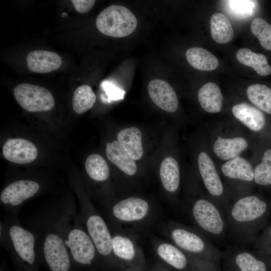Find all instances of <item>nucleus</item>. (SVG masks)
I'll return each instance as SVG.
<instances>
[{
	"mask_svg": "<svg viewBox=\"0 0 271 271\" xmlns=\"http://www.w3.org/2000/svg\"><path fill=\"white\" fill-rule=\"evenodd\" d=\"M28 225L35 235L40 265L47 271H78L59 226L57 205L40 209Z\"/></svg>",
	"mask_w": 271,
	"mask_h": 271,
	"instance_id": "nucleus-1",
	"label": "nucleus"
},
{
	"mask_svg": "<svg viewBox=\"0 0 271 271\" xmlns=\"http://www.w3.org/2000/svg\"><path fill=\"white\" fill-rule=\"evenodd\" d=\"M58 222L65 244L78 271L100 268L96 248L80 218L78 210L70 202L58 204Z\"/></svg>",
	"mask_w": 271,
	"mask_h": 271,
	"instance_id": "nucleus-2",
	"label": "nucleus"
},
{
	"mask_svg": "<svg viewBox=\"0 0 271 271\" xmlns=\"http://www.w3.org/2000/svg\"><path fill=\"white\" fill-rule=\"evenodd\" d=\"M0 241L8 252L15 271H39L34 232L17 217L8 215L0 223Z\"/></svg>",
	"mask_w": 271,
	"mask_h": 271,
	"instance_id": "nucleus-3",
	"label": "nucleus"
},
{
	"mask_svg": "<svg viewBox=\"0 0 271 271\" xmlns=\"http://www.w3.org/2000/svg\"><path fill=\"white\" fill-rule=\"evenodd\" d=\"M78 213L99 257L100 268L106 270H123L113 255L112 232L104 217L84 196L79 198Z\"/></svg>",
	"mask_w": 271,
	"mask_h": 271,
	"instance_id": "nucleus-4",
	"label": "nucleus"
},
{
	"mask_svg": "<svg viewBox=\"0 0 271 271\" xmlns=\"http://www.w3.org/2000/svg\"><path fill=\"white\" fill-rule=\"evenodd\" d=\"M107 221L112 229L122 226L140 227L151 222L155 214V207L147 200L129 196L113 201L103 207Z\"/></svg>",
	"mask_w": 271,
	"mask_h": 271,
	"instance_id": "nucleus-5",
	"label": "nucleus"
},
{
	"mask_svg": "<svg viewBox=\"0 0 271 271\" xmlns=\"http://www.w3.org/2000/svg\"><path fill=\"white\" fill-rule=\"evenodd\" d=\"M161 230L170 242L195 257L214 263L219 258L211 244L196 230L170 221L163 225Z\"/></svg>",
	"mask_w": 271,
	"mask_h": 271,
	"instance_id": "nucleus-6",
	"label": "nucleus"
},
{
	"mask_svg": "<svg viewBox=\"0 0 271 271\" xmlns=\"http://www.w3.org/2000/svg\"><path fill=\"white\" fill-rule=\"evenodd\" d=\"M153 250L160 261L180 271H217L216 264L195 257L170 241L154 237Z\"/></svg>",
	"mask_w": 271,
	"mask_h": 271,
	"instance_id": "nucleus-7",
	"label": "nucleus"
},
{
	"mask_svg": "<svg viewBox=\"0 0 271 271\" xmlns=\"http://www.w3.org/2000/svg\"><path fill=\"white\" fill-rule=\"evenodd\" d=\"M138 22L134 14L125 7L111 5L102 10L96 20L97 29L102 34L122 38L131 34Z\"/></svg>",
	"mask_w": 271,
	"mask_h": 271,
	"instance_id": "nucleus-8",
	"label": "nucleus"
},
{
	"mask_svg": "<svg viewBox=\"0 0 271 271\" xmlns=\"http://www.w3.org/2000/svg\"><path fill=\"white\" fill-rule=\"evenodd\" d=\"M187 210L192 222L201 231L212 236H219L224 232V218L211 201L199 198L191 203Z\"/></svg>",
	"mask_w": 271,
	"mask_h": 271,
	"instance_id": "nucleus-9",
	"label": "nucleus"
},
{
	"mask_svg": "<svg viewBox=\"0 0 271 271\" xmlns=\"http://www.w3.org/2000/svg\"><path fill=\"white\" fill-rule=\"evenodd\" d=\"M112 250L123 269H145L143 251L135 238L121 229H112Z\"/></svg>",
	"mask_w": 271,
	"mask_h": 271,
	"instance_id": "nucleus-10",
	"label": "nucleus"
},
{
	"mask_svg": "<svg viewBox=\"0 0 271 271\" xmlns=\"http://www.w3.org/2000/svg\"><path fill=\"white\" fill-rule=\"evenodd\" d=\"M40 183L29 179H21L10 182L2 190L0 201L8 215L17 217L21 206L40 190Z\"/></svg>",
	"mask_w": 271,
	"mask_h": 271,
	"instance_id": "nucleus-11",
	"label": "nucleus"
},
{
	"mask_svg": "<svg viewBox=\"0 0 271 271\" xmlns=\"http://www.w3.org/2000/svg\"><path fill=\"white\" fill-rule=\"evenodd\" d=\"M14 94L18 104L29 112L47 111L55 105L50 91L40 86L22 83L15 88Z\"/></svg>",
	"mask_w": 271,
	"mask_h": 271,
	"instance_id": "nucleus-12",
	"label": "nucleus"
},
{
	"mask_svg": "<svg viewBox=\"0 0 271 271\" xmlns=\"http://www.w3.org/2000/svg\"><path fill=\"white\" fill-rule=\"evenodd\" d=\"M267 208L266 203L255 195H247L238 199L230 210L233 222L248 225L261 217Z\"/></svg>",
	"mask_w": 271,
	"mask_h": 271,
	"instance_id": "nucleus-13",
	"label": "nucleus"
},
{
	"mask_svg": "<svg viewBox=\"0 0 271 271\" xmlns=\"http://www.w3.org/2000/svg\"><path fill=\"white\" fill-rule=\"evenodd\" d=\"M197 164L201 178L209 194L217 198L223 196L224 185L210 155L205 151L200 152Z\"/></svg>",
	"mask_w": 271,
	"mask_h": 271,
	"instance_id": "nucleus-14",
	"label": "nucleus"
},
{
	"mask_svg": "<svg viewBox=\"0 0 271 271\" xmlns=\"http://www.w3.org/2000/svg\"><path fill=\"white\" fill-rule=\"evenodd\" d=\"M3 154L8 161L18 164H28L37 157L38 150L30 141L20 138L10 139L4 144Z\"/></svg>",
	"mask_w": 271,
	"mask_h": 271,
	"instance_id": "nucleus-15",
	"label": "nucleus"
},
{
	"mask_svg": "<svg viewBox=\"0 0 271 271\" xmlns=\"http://www.w3.org/2000/svg\"><path fill=\"white\" fill-rule=\"evenodd\" d=\"M148 91L154 103L162 109L174 112L178 108V100L173 87L167 82L160 79L152 80Z\"/></svg>",
	"mask_w": 271,
	"mask_h": 271,
	"instance_id": "nucleus-16",
	"label": "nucleus"
},
{
	"mask_svg": "<svg viewBox=\"0 0 271 271\" xmlns=\"http://www.w3.org/2000/svg\"><path fill=\"white\" fill-rule=\"evenodd\" d=\"M28 69L38 73H46L58 69L62 64V60L56 53L42 50L30 52L27 56Z\"/></svg>",
	"mask_w": 271,
	"mask_h": 271,
	"instance_id": "nucleus-17",
	"label": "nucleus"
},
{
	"mask_svg": "<svg viewBox=\"0 0 271 271\" xmlns=\"http://www.w3.org/2000/svg\"><path fill=\"white\" fill-rule=\"evenodd\" d=\"M232 113L236 119L251 131H260L265 125V117L263 112L246 102L234 105Z\"/></svg>",
	"mask_w": 271,
	"mask_h": 271,
	"instance_id": "nucleus-18",
	"label": "nucleus"
},
{
	"mask_svg": "<svg viewBox=\"0 0 271 271\" xmlns=\"http://www.w3.org/2000/svg\"><path fill=\"white\" fill-rule=\"evenodd\" d=\"M247 140L242 137L223 138L218 136L213 144L215 155L223 161H228L239 155L248 147Z\"/></svg>",
	"mask_w": 271,
	"mask_h": 271,
	"instance_id": "nucleus-19",
	"label": "nucleus"
},
{
	"mask_svg": "<svg viewBox=\"0 0 271 271\" xmlns=\"http://www.w3.org/2000/svg\"><path fill=\"white\" fill-rule=\"evenodd\" d=\"M108 159L125 175L133 176L138 172V167L133 160L118 141L107 143L105 148Z\"/></svg>",
	"mask_w": 271,
	"mask_h": 271,
	"instance_id": "nucleus-20",
	"label": "nucleus"
},
{
	"mask_svg": "<svg viewBox=\"0 0 271 271\" xmlns=\"http://www.w3.org/2000/svg\"><path fill=\"white\" fill-rule=\"evenodd\" d=\"M221 171L225 177L230 179L246 182L253 181L254 169L252 165L240 156L224 163L221 165Z\"/></svg>",
	"mask_w": 271,
	"mask_h": 271,
	"instance_id": "nucleus-21",
	"label": "nucleus"
},
{
	"mask_svg": "<svg viewBox=\"0 0 271 271\" xmlns=\"http://www.w3.org/2000/svg\"><path fill=\"white\" fill-rule=\"evenodd\" d=\"M198 98L206 112L216 113L221 110L223 97L219 87L215 83L209 82L202 86L198 91Z\"/></svg>",
	"mask_w": 271,
	"mask_h": 271,
	"instance_id": "nucleus-22",
	"label": "nucleus"
},
{
	"mask_svg": "<svg viewBox=\"0 0 271 271\" xmlns=\"http://www.w3.org/2000/svg\"><path fill=\"white\" fill-rule=\"evenodd\" d=\"M117 141L134 161L141 159L143 155L142 133L135 126H130L121 130L117 136Z\"/></svg>",
	"mask_w": 271,
	"mask_h": 271,
	"instance_id": "nucleus-23",
	"label": "nucleus"
},
{
	"mask_svg": "<svg viewBox=\"0 0 271 271\" xmlns=\"http://www.w3.org/2000/svg\"><path fill=\"white\" fill-rule=\"evenodd\" d=\"M160 178L166 191L174 193L178 191L180 173L178 163L174 158L168 157L163 160L160 168Z\"/></svg>",
	"mask_w": 271,
	"mask_h": 271,
	"instance_id": "nucleus-24",
	"label": "nucleus"
},
{
	"mask_svg": "<svg viewBox=\"0 0 271 271\" xmlns=\"http://www.w3.org/2000/svg\"><path fill=\"white\" fill-rule=\"evenodd\" d=\"M188 63L195 69L212 71L219 65L218 59L208 50L198 47L188 49L185 53Z\"/></svg>",
	"mask_w": 271,
	"mask_h": 271,
	"instance_id": "nucleus-25",
	"label": "nucleus"
},
{
	"mask_svg": "<svg viewBox=\"0 0 271 271\" xmlns=\"http://www.w3.org/2000/svg\"><path fill=\"white\" fill-rule=\"evenodd\" d=\"M236 58L241 64L251 67L260 76L271 74V66L263 54L254 53L247 48H241L237 51Z\"/></svg>",
	"mask_w": 271,
	"mask_h": 271,
	"instance_id": "nucleus-26",
	"label": "nucleus"
},
{
	"mask_svg": "<svg viewBox=\"0 0 271 271\" xmlns=\"http://www.w3.org/2000/svg\"><path fill=\"white\" fill-rule=\"evenodd\" d=\"M211 33L217 43L225 44L230 42L233 37V30L228 19L223 14L216 13L210 19Z\"/></svg>",
	"mask_w": 271,
	"mask_h": 271,
	"instance_id": "nucleus-27",
	"label": "nucleus"
},
{
	"mask_svg": "<svg viewBox=\"0 0 271 271\" xmlns=\"http://www.w3.org/2000/svg\"><path fill=\"white\" fill-rule=\"evenodd\" d=\"M85 166L88 176L95 182L102 183L109 179V166L105 159L100 155L93 154L89 155L86 160Z\"/></svg>",
	"mask_w": 271,
	"mask_h": 271,
	"instance_id": "nucleus-28",
	"label": "nucleus"
},
{
	"mask_svg": "<svg viewBox=\"0 0 271 271\" xmlns=\"http://www.w3.org/2000/svg\"><path fill=\"white\" fill-rule=\"evenodd\" d=\"M249 101L256 107L271 114V89L265 85L254 84L246 89Z\"/></svg>",
	"mask_w": 271,
	"mask_h": 271,
	"instance_id": "nucleus-29",
	"label": "nucleus"
},
{
	"mask_svg": "<svg viewBox=\"0 0 271 271\" xmlns=\"http://www.w3.org/2000/svg\"><path fill=\"white\" fill-rule=\"evenodd\" d=\"M96 99V95L89 85H80L73 93L72 101L73 110L77 114H82L93 106Z\"/></svg>",
	"mask_w": 271,
	"mask_h": 271,
	"instance_id": "nucleus-30",
	"label": "nucleus"
},
{
	"mask_svg": "<svg viewBox=\"0 0 271 271\" xmlns=\"http://www.w3.org/2000/svg\"><path fill=\"white\" fill-rule=\"evenodd\" d=\"M233 264L237 271H266V265L248 251H241L233 258Z\"/></svg>",
	"mask_w": 271,
	"mask_h": 271,
	"instance_id": "nucleus-31",
	"label": "nucleus"
},
{
	"mask_svg": "<svg viewBox=\"0 0 271 271\" xmlns=\"http://www.w3.org/2000/svg\"><path fill=\"white\" fill-rule=\"evenodd\" d=\"M250 29L261 46L271 51V25L262 18H256L252 20Z\"/></svg>",
	"mask_w": 271,
	"mask_h": 271,
	"instance_id": "nucleus-32",
	"label": "nucleus"
},
{
	"mask_svg": "<svg viewBox=\"0 0 271 271\" xmlns=\"http://www.w3.org/2000/svg\"><path fill=\"white\" fill-rule=\"evenodd\" d=\"M253 181L258 185H271V149L266 150L261 161L254 168Z\"/></svg>",
	"mask_w": 271,
	"mask_h": 271,
	"instance_id": "nucleus-33",
	"label": "nucleus"
},
{
	"mask_svg": "<svg viewBox=\"0 0 271 271\" xmlns=\"http://www.w3.org/2000/svg\"><path fill=\"white\" fill-rule=\"evenodd\" d=\"M228 5L231 12L238 17H247L251 15L255 7L252 1H228Z\"/></svg>",
	"mask_w": 271,
	"mask_h": 271,
	"instance_id": "nucleus-34",
	"label": "nucleus"
},
{
	"mask_svg": "<svg viewBox=\"0 0 271 271\" xmlns=\"http://www.w3.org/2000/svg\"><path fill=\"white\" fill-rule=\"evenodd\" d=\"M71 2L76 11L81 14H85L88 12L92 9L95 1L72 0Z\"/></svg>",
	"mask_w": 271,
	"mask_h": 271,
	"instance_id": "nucleus-35",
	"label": "nucleus"
},
{
	"mask_svg": "<svg viewBox=\"0 0 271 271\" xmlns=\"http://www.w3.org/2000/svg\"><path fill=\"white\" fill-rule=\"evenodd\" d=\"M149 271H171L169 267L161 261L156 263Z\"/></svg>",
	"mask_w": 271,
	"mask_h": 271,
	"instance_id": "nucleus-36",
	"label": "nucleus"
},
{
	"mask_svg": "<svg viewBox=\"0 0 271 271\" xmlns=\"http://www.w3.org/2000/svg\"><path fill=\"white\" fill-rule=\"evenodd\" d=\"M120 271H146L145 269H124Z\"/></svg>",
	"mask_w": 271,
	"mask_h": 271,
	"instance_id": "nucleus-37",
	"label": "nucleus"
},
{
	"mask_svg": "<svg viewBox=\"0 0 271 271\" xmlns=\"http://www.w3.org/2000/svg\"><path fill=\"white\" fill-rule=\"evenodd\" d=\"M0 271H6L5 265L3 263L1 265Z\"/></svg>",
	"mask_w": 271,
	"mask_h": 271,
	"instance_id": "nucleus-38",
	"label": "nucleus"
},
{
	"mask_svg": "<svg viewBox=\"0 0 271 271\" xmlns=\"http://www.w3.org/2000/svg\"><path fill=\"white\" fill-rule=\"evenodd\" d=\"M270 234H271V230H270Z\"/></svg>",
	"mask_w": 271,
	"mask_h": 271,
	"instance_id": "nucleus-39",
	"label": "nucleus"
}]
</instances>
